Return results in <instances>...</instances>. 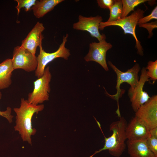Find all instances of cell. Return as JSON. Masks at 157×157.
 <instances>
[{"label": "cell", "instance_id": "17", "mask_svg": "<svg viewBox=\"0 0 157 157\" xmlns=\"http://www.w3.org/2000/svg\"><path fill=\"white\" fill-rule=\"evenodd\" d=\"M109 9L110 16L107 22H112L121 19L122 13V0H114V3Z\"/></svg>", "mask_w": 157, "mask_h": 157}, {"label": "cell", "instance_id": "21", "mask_svg": "<svg viewBox=\"0 0 157 157\" xmlns=\"http://www.w3.org/2000/svg\"><path fill=\"white\" fill-rule=\"evenodd\" d=\"M17 2V5L15 8L17 10L18 15L21 9L24 8L25 10L27 12L31 10L32 7L35 3L36 0H15Z\"/></svg>", "mask_w": 157, "mask_h": 157}, {"label": "cell", "instance_id": "7", "mask_svg": "<svg viewBox=\"0 0 157 157\" xmlns=\"http://www.w3.org/2000/svg\"><path fill=\"white\" fill-rule=\"evenodd\" d=\"M149 130L157 127V95L151 97L135 112V116Z\"/></svg>", "mask_w": 157, "mask_h": 157}, {"label": "cell", "instance_id": "14", "mask_svg": "<svg viewBox=\"0 0 157 157\" xmlns=\"http://www.w3.org/2000/svg\"><path fill=\"white\" fill-rule=\"evenodd\" d=\"M128 152L130 157H157L148 148L145 140L127 141Z\"/></svg>", "mask_w": 157, "mask_h": 157}, {"label": "cell", "instance_id": "16", "mask_svg": "<svg viewBox=\"0 0 157 157\" xmlns=\"http://www.w3.org/2000/svg\"><path fill=\"white\" fill-rule=\"evenodd\" d=\"M14 70L12 59H7L0 63V89L7 88L11 85Z\"/></svg>", "mask_w": 157, "mask_h": 157}, {"label": "cell", "instance_id": "11", "mask_svg": "<svg viewBox=\"0 0 157 157\" xmlns=\"http://www.w3.org/2000/svg\"><path fill=\"white\" fill-rule=\"evenodd\" d=\"M102 20V17L98 15L87 17L79 15L78 21L73 24V27L74 29L88 32L92 37L95 38L100 42L106 39L105 35L101 34L99 31L100 23Z\"/></svg>", "mask_w": 157, "mask_h": 157}, {"label": "cell", "instance_id": "6", "mask_svg": "<svg viewBox=\"0 0 157 157\" xmlns=\"http://www.w3.org/2000/svg\"><path fill=\"white\" fill-rule=\"evenodd\" d=\"M68 37V34H66L65 36L63 37L62 42L59 48L56 51L53 53H49L45 52L42 48V42L40 43L39 46V54L37 57L38 65L35 71V76L38 78L43 75L47 65L56 58H61L65 60H68L71 55L70 50L65 47Z\"/></svg>", "mask_w": 157, "mask_h": 157}, {"label": "cell", "instance_id": "18", "mask_svg": "<svg viewBox=\"0 0 157 157\" xmlns=\"http://www.w3.org/2000/svg\"><path fill=\"white\" fill-rule=\"evenodd\" d=\"M150 0H122V18L126 17L134 8L138 5Z\"/></svg>", "mask_w": 157, "mask_h": 157}, {"label": "cell", "instance_id": "24", "mask_svg": "<svg viewBox=\"0 0 157 157\" xmlns=\"http://www.w3.org/2000/svg\"><path fill=\"white\" fill-rule=\"evenodd\" d=\"M2 96V93L1 92H0V100ZM11 108L10 107H8L5 111H0V116L5 118L8 120L9 123H11L13 122L12 119L13 117V116L11 115Z\"/></svg>", "mask_w": 157, "mask_h": 157}, {"label": "cell", "instance_id": "3", "mask_svg": "<svg viewBox=\"0 0 157 157\" xmlns=\"http://www.w3.org/2000/svg\"><path fill=\"white\" fill-rule=\"evenodd\" d=\"M144 11L139 8L134 11L129 16L112 22H101L99 26V29L103 30L104 28L109 26H118L121 27L124 31L125 34L131 35L135 39L136 44L135 47L137 50V53L139 55H143V51L140 42L138 40L135 33L136 26L138 24L140 19L144 17Z\"/></svg>", "mask_w": 157, "mask_h": 157}, {"label": "cell", "instance_id": "8", "mask_svg": "<svg viewBox=\"0 0 157 157\" xmlns=\"http://www.w3.org/2000/svg\"><path fill=\"white\" fill-rule=\"evenodd\" d=\"M12 60L14 70L22 69L30 72L35 71L38 65L37 57L21 46L15 47Z\"/></svg>", "mask_w": 157, "mask_h": 157}, {"label": "cell", "instance_id": "1", "mask_svg": "<svg viewBox=\"0 0 157 157\" xmlns=\"http://www.w3.org/2000/svg\"><path fill=\"white\" fill-rule=\"evenodd\" d=\"M44 108V105L43 104L34 105L22 98L19 107L13 108L16 114V124L14 129L15 131L18 132L23 141L32 144L31 136L35 135L37 132L36 129L32 127V117L35 113L38 114Z\"/></svg>", "mask_w": 157, "mask_h": 157}, {"label": "cell", "instance_id": "5", "mask_svg": "<svg viewBox=\"0 0 157 157\" xmlns=\"http://www.w3.org/2000/svg\"><path fill=\"white\" fill-rule=\"evenodd\" d=\"M51 77L49 67L48 66L45 68L43 75L33 82V90L28 94L27 100L29 103L37 105L49 100Z\"/></svg>", "mask_w": 157, "mask_h": 157}, {"label": "cell", "instance_id": "13", "mask_svg": "<svg viewBox=\"0 0 157 157\" xmlns=\"http://www.w3.org/2000/svg\"><path fill=\"white\" fill-rule=\"evenodd\" d=\"M149 131L146 126L135 116L126 127V139L129 141L146 140L149 135Z\"/></svg>", "mask_w": 157, "mask_h": 157}, {"label": "cell", "instance_id": "15", "mask_svg": "<svg viewBox=\"0 0 157 157\" xmlns=\"http://www.w3.org/2000/svg\"><path fill=\"white\" fill-rule=\"evenodd\" d=\"M63 1L64 0H36L31 9L35 17L39 18L51 11L56 5Z\"/></svg>", "mask_w": 157, "mask_h": 157}, {"label": "cell", "instance_id": "25", "mask_svg": "<svg viewBox=\"0 0 157 157\" xmlns=\"http://www.w3.org/2000/svg\"><path fill=\"white\" fill-rule=\"evenodd\" d=\"M98 6L104 9H109L113 4L114 0H97Z\"/></svg>", "mask_w": 157, "mask_h": 157}, {"label": "cell", "instance_id": "20", "mask_svg": "<svg viewBox=\"0 0 157 157\" xmlns=\"http://www.w3.org/2000/svg\"><path fill=\"white\" fill-rule=\"evenodd\" d=\"M145 69L148 70L147 74L150 80L154 82L157 79V60L148 61Z\"/></svg>", "mask_w": 157, "mask_h": 157}, {"label": "cell", "instance_id": "10", "mask_svg": "<svg viewBox=\"0 0 157 157\" xmlns=\"http://www.w3.org/2000/svg\"><path fill=\"white\" fill-rule=\"evenodd\" d=\"M112 47V44L107 42L106 39L98 42H92L89 44V51L84 59L87 62L93 61L99 63L108 71L109 69L106 60V53Z\"/></svg>", "mask_w": 157, "mask_h": 157}, {"label": "cell", "instance_id": "19", "mask_svg": "<svg viewBox=\"0 0 157 157\" xmlns=\"http://www.w3.org/2000/svg\"><path fill=\"white\" fill-rule=\"evenodd\" d=\"M145 141L149 149L157 155V127L149 130V135Z\"/></svg>", "mask_w": 157, "mask_h": 157}, {"label": "cell", "instance_id": "4", "mask_svg": "<svg viewBox=\"0 0 157 157\" xmlns=\"http://www.w3.org/2000/svg\"><path fill=\"white\" fill-rule=\"evenodd\" d=\"M108 64L116 73L117 76V84L116 88V93L114 95H110L106 92V93L111 98L117 101V109L116 113L118 117L121 116L119 110V99L124 93V90L120 88L121 85L123 83H126L130 86L131 89H133L137 85L138 81V74L140 69V65L136 63L133 67L125 72H123L119 69L110 61H108Z\"/></svg>", "mask_w": 157, "mask_h": 157}, {"label": "cell", "instance_id": "22", "mask_svg": "<svg viewBox=\"0 0 157 157\" xmlns=\"http://www.w3.org/2000/svg\"><path fill=\"white\" fill-rule=\"evenodd\" d=\"M140 27H142L146 29L149 33L148 38H151L153 35V30L157 27V20L151 22H148L143 24H138Z\"/></svg>", "mask_w": 157, "mask_h": 157}, {"label": "cell", "instance_id": "23", "mask_svg": "<svg viewBox=\"0 0 157 157\" xmlns=\"http://www.w3.org/2000/svg\"><path fill=\"white\" fill-rule=\"evenodd\" d=\"M153 19H155L156 20L157 19V6L155 7L149 15L140 19L138 22V24L148 23Z\"/></svg>", "mask_w": 157, "mask_h": 157}, {"label": "cell", "instance_id": "2", "mask_svg": "<svg viewBox=\"0 0 157 157\" xmlns=\"http://www.w3.org/2000/svg\"><path fill=\"white\" fill-rule=\"evenodd\" d=\"M127 124L123 117H121L119 120L112 122L109 126L110 131L112 132L111 135L108 138L104 136L105 142L103 147L89 157H92L96 154L106 150L113 156H121L126 149L125 141L127 139L125 129Z\"/></svg>", "mask_w": 157, "mask_h": 157}, {"label": "cell", "instance_id": "9", "mask_svg": "<svg viewBox=\"0 0 157 157\" xmlns=\"http://www.w3.org/2000/svg\"><path fill=\"white\" fill-rule=\"evenodd\" d=\"M149 78L147 70L145 67H143L141 70L140 79L137 85L133 89L130 88L128 90V95L131 103L132 108L135 112L151 98L147 93L143 90L144 85L149 81Z\"/></svg>", "mask_w": 157, "mask_h": 157}, {"label": "cell", "instance_id": "12", "mask_svg": "<svg viewBox=\"0 0 157 157\" xmlns=\"http://www.w3.org/2000/svg\"><path fill=\"white\" fill-rule=\"evenodd\" d=\"M44 29L43 24L39 22H37L26 37L22 41L21 46L35 55L37 48L43 39L42 33Z\"/></svg>", "mask_w": 157, "mask_h": 157}]
</instances>
